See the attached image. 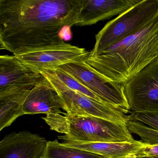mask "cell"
I'll use <instances>...</instances> for the list:
<instances>
[{
  "instance_id": "6da1fadb",
  "label": "cell",
  "mask_w": 158,
  "mask_h": 158,
  "mask_svg": "<svg viewBox=\"0 0 158 158\" xmlns=\"http://www.w3.org/2000/svg\"><path fill=\"white\" fill-rule=\"evenodd\" d=\"M83 0H0V49L14 56L64 43L60 33L79 21Z\"/></svg>"
},
{
  "instance_id": "7a4b0ae2",
  "label": "cell",
  "mask_w": 158,
  "mask_h": 158,
  "mask_svg": "<svg viewBox=\"0 0 158 158\" xmlns=\"http://www.w3.org/2000/svg\"><path fill=\"white\" fill-rule=\"evenodd\" d=\"M158 59V13L139 31L85 62L105 81L123 85Z\"/></svg>"
},
{
  "instance_id": "3957f363",
  "label": "cell",
  "mask_w": 158,
  "mask_h": 158,
  "mask_svg": "<svg viewBox=\"0 0 158 158\" xmlns=\"http://www.w3.org/2000/svg\"><path fill=\"white\" fill-rule=\"evenodd\" d=\"M63 114H49L42 117L51 130L64 134L58 137L59 139L91 142L135 140L127 124L95 116Z\"/></svg>"
},
{
  "instance_id": "277c9868",
  "label": "cell",
  "mask_w": 158,
  "mask_h": 158,
  "mask_svg": "<svg viewBox=\"0 0 158 158\" xmlns=\"http://www.w3.org/2000/svg\"><path fill=\"white\" fill-rule=\"evenodd\" d=\"M158 13V0H140L136 4L108 22L96 35L88 57L98 56L105 50L136 33Z\"/></svg>"
},
{
  "instance_id": "5b68a950",
  "label": "cell",
  "mask_w": 158,
  "mask_h": 158,
  "mask_svg": "<svg viewBox=\"0 0 158 158\" xmlns=\"http://www.w3.org/2000/svg\"><path fill=\"white\" fill-rule=\"evenodd\" d=\"M58 92L62 103L63 110L72 115L92 116L127 124L128 115L110 105L100 102L68 88L49 69L40 72Z\"/></svg>"
},
{
  "instance_id": "8992f818",
  "label": "cell",
  "mask_w": 158,
  "mask_h": 158,
  "mask_svg": "<svg viewBox=\"0 0 158 158\" xmlns=\"http://www.w3.org/2000/svg\"><path fill=\"white\" fill-rule=\"evenodd\" d=\"M58 68L89 89L104 103L119 109L126 114L130 112L123 85L105 81L90 70L85 60L72 62Z\"/></svg>"
},
{
  "instance_id": "52a82bcc",
  "label": "cell",
  "mask_w": 158,
  "mask_h": 158,
  "mask_svg": "<svg viewBox=\"0 0 158 158\" xmlns=\"http://www.w3.org/2000/svg\"><path fill=\"white\" fill-rule=\"evenodd\" d=\"M123 86L132 112H158V59L152 62Z\"/></svg>"
},
{
  "instance_id": "ba28073f",
  "label": "cell",
  "mask_w": 158,
  "mask_h": 158,
  "mask_svg": "<svg viewBox=\"0 0 158 158\" xmlns=\"http://www.w3.org/2000/svg\"><path fill=\"white\" fill-rule=\"evenodd\" d=\"M89 52L85 48L64 42L15 56L26 66L40 73L43 69L54 70L69 63L85 60Z\"/></svg>"
},
{
  "instance_id": "9c48e42d",
  "label": "cell",
  "mask_w": 158,
  "mask_h": 158,
  "mask_svg": "<svg viewBox=\"0 0 158 158\" xmlns=\"http://www.w3.org/2000/svg\"><path fill=\"white\" fill-rule=\"evenodd\" d=\"M44 78L40 73L27 67L15 56H0V93L31 89Z\"/></svg>"
},
{
  "instance_id": "30bf717a",
  "label": "cell",
  "mask_w": 158,
  "mask_h": 158,
  "mask_svg": "<svg viewBox=\"0 0 158 158\" xmlns=\"http://www.w3.org/2000/svg\"><path fill=\"white\" fill-rule=\"evenodd\" d=\"M48 141L28 131L7 135L0 141V158H41Z\"/></svg>"
},
{
  "instance_id": "8fae6325",
  "label": "cell",
  "mask_w": 158,
  "mask_h": 158,
  "mask_svg": "<svg viewBox=\"0 0 158 158\" xmlns=\"http://www.w3.org/2000/svg\"><path fill=\"white\" fill-rule=\"evenodd\" d=\"M59 94L49 81L44 78L29 91L24 102V114H63Z\"/></svg>"
},
{
  "instance_id": "7c38bea8",
  "label": "cell",
  "mask_w": 158,
  "mask_h": 158,
  "mask_svg": "<svg viewBox=\"0 0 158 158\" xmlns=\"http://www.w3.org/2000/svg\"><path fill=\"white\" fill-rule=\"evenodd\" d=\"M140 0H83L76 26L95 24L101 21L120 15L138 3Z\"/></svg>"
},
{
  "instance_id": "4fadbf2b",
  "label": "cell",
  "mask_w": 158,
  "mask_h": 158,
  "mask_svg": "<svg viewBox=\"0 0 158 158\" xmlns=\"http://www.w3.org/2000/svg\"><path fill=\"white\" fill-rule=\"evenodd\" d=\"M63 145L101 155L105 158H136L146 143L141 140L128 142H82L64 140Z\"/></svg>"
},
{
  "instance_id": "5bb4252c",
  "label": "cell",
  "mask_w": 158,
  "mask_h": 158,
  "mask_svg": "<svg viewBox=\"0 0 158 158\" xmlns=\"http://www.w3.org/2000/svg\"><path fill=\"white\" fill-rule=\"evenodd\" d=\"M31 89L0 93V131L24 115V102Z\"/></svg>"
},
{
  "instance_id": "9a60e30c",
  "label": "cell",
  "mask_w": 158,
  "mask_h": 158,
  "mask_svg": "<svg viewBox=\"0 0 158 158\" xmlns=\"http://www.w3.org/2000/svg\"><path fill=\"white\" fill-rule=\"evenodd\" d=\"M41 158H105L101 155L80 149L68 147L57 139L48 141Z\"/></svg>"
},
{
  "instance_id": "2e32d148",
  "label": "cell",
  "mask_w": 158,
  "mask_h": 158,
  "mask_svg": "<svg viewBox=\"0 0 158 158\" xmlns=\"http://www.w3.org/2000/svg\"><path fill=\"white\" fill-rule=\"evenodd\" d=\"M128 130L132 134L137 135L141 141L148 144L158 143V130L152 128L139 121L128 119Z\"/></svg>"
},
{
  "instance_id": "e0dca14e",
  "label": "cell",
  "mask_w": 158,
  "mask_h": 158,
  "mask_svg": "<svg viewBox=\"0 0 158 158\" xmlns=\"http://www.w3.org/2000/svg\"><path fill=\"white\" fill-rule=\"evenodd\" d=\"M51 70L53 71V73L56 75L58 78L68 88L76 92H78L84 96L90 98L92 99L95 100L106 104L92 91H90L89 89L87 88L85 86L78 82L77 80L67 74L65 72L62 71L59 68Z\"/></svg>"
},
{
  "instance_id": "ac0fdd59",
  "label": "cell",
  "mask_w": 158,
  "mask_h": 158,
  "mask_svg": "<svg viewBox=\"0 0 158 158\" xmlns=\"http://www.w3.org/2000/svg\"><path fill=\"white\" fill-rule=\"evenodd\" d=\"M128 119L139 121L144 124L158 130V112L136 113L132 112Z\"/></svg>"
},
{
  "instance_id": "d6986e66",
  "label": "cell",
  "mask_w": 158,
  "mask_h": 158,
  "mask_svg": "<svg viewBox=\"0 0 158 158\" xmlns=\"http://www.w3.org/2000/svg\"><path fill=\"white\" fill-rule=\"evenodd\" d=\"M136 158H158V143L146 144L137 152Z\"/></svg>"
},
{
  "instance_id": "ffe728a7",
  "label": "cell",
  "mask_w": 158,
  "mask_h": 158,
  "mask_svg": "<svg viewBox=\"0 0 158 158\" xmlns=\"http://www.w3.org/2000/svg\"><path fill=\"white\" fill-rule=\"evenodd\" d=\"M71 28L70 27H65L60 33V36L64 41H69L72 39V35Z\"/></svg>"
}]
</instances>
